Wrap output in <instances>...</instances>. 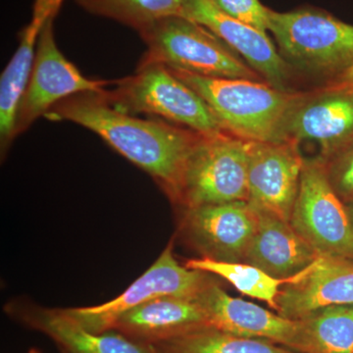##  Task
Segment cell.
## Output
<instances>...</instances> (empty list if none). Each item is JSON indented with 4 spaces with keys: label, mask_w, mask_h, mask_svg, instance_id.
Masks as SVG:
<instances>
[{
    "label": "cell",
    "mask_w": 353,
    "mask_h": 353,
    "mask_svg": "<svg viewBox=\"0 0 353 353\" xmlns=\"http://www.w3.org/2000/svg\"><path fill=\"white\" fill-rule=\"evenodd\" d=\"M44 117L68 121L94 132L113 150L152 176L175 203L188 158L204 134L154 118L143 119L112 108L101 92L58 102Z\"/></svg>",
    "instance_id": "6da1fadb"
},
{
    "label": "cell",
    "mask_w": 353,
    "mask_h": 353,
    "mask_svg": "<svg viewBox=\"0 0 353 353\" xmlns=\"http://www.w3.org/2000/svg\"><path fill=\"white\" fill-rule=\"evenodd\" d=\"M169 69L201 95L229 134L245 141H282L285 116L299 92L263 81L211 78Z\"/></svg>",
    "instance_id": "7a4b0ae2"
},
{
    "label": "cell",
    "mask_w": 353,
    "mask_h": 353,
    "mask_svg": "<svg viewBox=\"0 0 353 353\" xmlns=\"http://www.w3.org/2000/svg\"><path fill=\"white\" fill-rule=\"evenodd\" d=\"M101 94L122 112L148 114L204 136L227 132L201 95L163 64L139 63L134 75Z\"/></svg>",
    "instance_id": "3957f363"
},
{
    "label": "cell",
    "mask_w": 353,
    "mask_h": 353,
    "mask_svg": "<svg viewBox=\"0 0 353 353\" xmlns=\"http://www.w3.org/2000/svg\"><path fill=\"white\" fill-rule=\"evenodd\" d=\"M139 34L148 48L139 63L163 64L211 78L262 81L222 39L188 18H164Z\"/></svg>",
    "instance_id": "277c9868"
},
{
    "label": "cell",
    "mask_w": 353,
    "mask_h": 353,
    "mask_svg": "<svg viewBox=\"0 0 353 353\" xmlns=\"http://www.w3.org/2000/svg\"><path fill=\"white\" fill-rule=\"evenodd\" d=\"M269 31L285 61L304 71L338 77L353 65V26L330 14L271 10Z\"/></svg>",
    "instance_id": "5b68a950"
},
{
    "label": "cell",
    "mask_w": 353,
    "mask_h": 353,
    "mask_svg": "<svg viewBox=\"0 0 353 353\" xmlns=\"http://www.w3.org/2000/svg\"><path fill=\"white\" fill-rule=\"evenodd\" d=\"M250 143L229 132L202 136L188 158L176 205L248 201Z\"/></svg>",
    "instance_id": "8992f818"
},
{
    "label": "cell",
    "mask_w": 353,
    "mask_h": 353,
    "mask_svg": "<svg viewBox=\"0 0 353 353\" xmlns=\"http://www.w3.org/2000/svg\"><path fill=\"white\" fill-rule=\"evenodd\" d=\"M290 224L323 256L353 262V222L334 192L324 160L305 158Z\"/></svg>",
    "instance_id": "52a82bcc"
},
{
    "label": "cell",
    "mask_w": 353,
    "mask_h": 353,
    "mask_svg": "<svg viewBox=\"0 0 353 353\" xmlns=\"http://www.w3.org/2000/svg\"><path fill=\"white\" fill-rule=\"evenodd\" d=\"M173 241L172 239L157 261L120 296L99 305L64 310L83 328L101 334L112 331L121 316L148 301L162 296H199L215 278L179 263L174 256Z\"/></svg>",
    "instance_id": "ba28073f"
},
{
    "label": "cell",
    "mask_w": 353,
    "mask_h": 353,
    "mask_svg": "<svg viewBox=\"0 0 353 353\" xmlns=\"http://www.w3.org/2000/svg\"><path fill=\"white\" fill-rule=\"evenodd\" d=\"M282 141L319 146L327 160L353 141V83H336L309 92H299L288 111Z\"/></svg>",
    "instance_id": "9c48e42d"
},
{
    "label": "cell",
    "mask_w": 353,
    "mask_h": 353,
    "mask_svg": "<svg viewBox=\"0 0 353 353\" xmlns=\"http://www.w3.org/2000/svg\"><path fill=\"white\" fill-rule=\"evenodd\" d=\"M54 18L46 22L39 36L31 76L18 108L15 138L58 102L76 94L101 92L115 82L88 79L64 57L55 41Z\"/></svg>",
    "instance_id": "30bf717a"
},
{
    "label": "cell",
    "mask_w": 353,
    "mask_h": 353,
    "mask_svg": "<svg viewBox=\"0 0 353 353\" xmlns=\"http://www.w3.org/2000/svg\"><path fill=\"white\" fill-rule=\"evenodd\" d=\"M256 227V210L234 201L183 208L180 231L201 259L245 262Z\"/></svg>",
    "instance_id": "8fae6325"
},
{
    "label": "cell",
    "mask_w": 353,
    "mask_h": 353,
    "mask_svg": "<svg viewBox=\"0 0 353 353\" xmlns=\"http://www.w3.org/2000/svg\"><path fill=\"white\" fill-rule=\"evenodd\" d=\"M304 160L294 141H250L248 203L290 222Z\"/></svg>",
    "instance_id": "7c38bea8"
},
{
    "label": "cell",
    "mask_w": 353,
    "mask_h": 353,
    "mask_svg": "<svg viewBox=\"0 0 353 353\" xmlns=\"http://www.w3.org/2000/svg\"><path fill=\"white\" fill-rule=\"evenodd\" d=\"M185 18L203 26L256 71L265 82L287 90L290 65L266 32L228 15L214 0H185Z\"/></svg>",
    "instance_id": "4fadbf2b"
},
{
    "label": "cell",
    "mask_w": 353,
    "mask_h": 353,
    "mask_svg": "<svg viewBox=\"0 0 353 353\" xmlns=\"http://www.w3.org/2000/svg\"><path fill=\"white\" fill-rule=\"evenodd\" d=\"M6 312L21 324L51 339L61 353H158L153 345L117 331L94 333L67 314L64 308H46L28 301L6 304Z\"/></svg>",
    "instance_id": "5bb4252c"
},
{
    "label": "cell",
    "mask_w": 353,
    "mask_h": 353,
    "mask_svg": "<svg viewBox=\"0 0 353 353\" xmlns=\"http://www.w3.org/2000/svg\"><path fill=\"white\" fill-rule=\"evenodd\" d=\"M209 327L226 333L278 343L296 352L299 325L257 304L230 296L217 282L197 296Z\"/></svg>",
    "instance_id": "9a60e30c"
},
{
    "label": "cell",
    "mask_w": 353,
    "mask_h": 353,
    "mask_svg": "<svg viewBox=\"0 0 353 353\" xmlns=\"http://www.w3.org/2000/svg\"><path fill=\"white\" fill-rule=\"evenodd\" d=\"M278 314L299 320L336 305H353V262L320 255L284 285L278 299Z\"/></svg>",
    "instance_id": "2e32d148"
},
{
    "label": "cell",
    "mask_w": 353,
    "mask_h": 353,
    "mask_svg": "<svg viewBox=\"0 0 353 353\" xmlns=\"http://www.w3.org/2000/svg\"><path fill=\"white\" fill-rule=\"evenodd\" d=\"M204 327L208 320L197 296H162L128 311L112 331L153 345Z\"/></svg>",
    "instance_id": "e0dca14e"
},
{
    "label": "cell",
    "mask_w": 353,
    "mask_h": 353,
    "mask_svg": "<svg viewBox=\"0 0 353 353\" xmlns=\"http://www.w3.org/2000/svg\"><path fill=\"white\" fill-rule=\"evenodd\" d=\"M255 210L257 227L246 252V263L280 279L294 277L314 263L320 255L290 222L271 213Z\"/></svg>",
    "instance_id": "ac0fdd59"
},
{
    "label": "cell",
    "mask_w": 353,
    "mask_h": 353,
    "mask_svg": "<svg viewBox=\"0 0 353 353\" xmlns=\"http://www.w3.org/2000/svg\"><path fill=\"white\" fill-rule=\"evenodd\" d=\"M296 321V352L353 353V305L330 306Z\"/></svg>",
    "instance_id": "d6986e66"
},
{
    "label": "cell",
    "mask_w": 353,
    "mask_h": 353,
    "mask_svg": "<svg viewBox=\"0 0 353 353\" xmlns=\"http://www.w3.org/2000/svg\"><path fill=\"white\" fill-rule=\"evenodd\" d=\"M185 266L222 278L241 294L268 304L275 312L283 287L294 282L299 275L288 279L275 278L246 262H221L205 259L190 260Z\"/></svg>",
    "instance_id": "ffe728a7"
},
{
    "label": "cell",
    "mask_w": 353,
    "mask_h": 353,
    "mask_svg": "<svg viewBox=\"0 0 353 353\" xmlns=\"http://www.w3.org/2000/svg\"><path fill=\"white\" fill-rule=\"evenodd\" d=\"M158 353H299L272 341L245 338L212 327L153 345Z\"/></svg>",
    "instance_id": "44dd1931"
},
{
    "label": "cell",
    "mask_w": 353,
    "mask_h": 353,
    "mask_svg": "<svg viewBox=\"0 0 353 353\" xmlns=\"http://www.w3.org/2000/svg\"><path fill=\"white\" fill-rule=\"evenodd\" d=\"M92 15L116 21L139 32L168 17H185V0H76Z\"/></svg>",
    "instance_id": "7402d4cb"
},
{
    "label": "cell",
    "mask_w": 353,
    "mask_h": 353,
    "mask_svg": "<svg viewBox=\"0 0 353 353\" xmlns=\"http://www.w3.org/2000/svg\"><path fill=\"white\" fill-rule=\"evenodd\" d=\"M330 183L341 201L353 202V141L325 160Z\"/></svg>",
    "instance_id": "603a6c76"
},
{
    "label": "cell",
    "mask_w": 353,
    "mask_h": 353,
    "mask_svg": "<svg viewBox=\"0 0 353 353\" xmlns=\"http://www.w3.org/2000/svg\"><path fill=\"white\" fill-rule=\"evenodd\" d=\"M216 4L234 19L266 32L269 31L270 9L259 0H214Z\"/></svg>",
    "instance_id": "cb8c5ba5"
},
{
    "label": "cell",
    "mask_w": 353,
    "mask_h": 353,
    "mask_svg": "<svg viewBox=\"0 0 353 353\" xmlns=\"http://www.w3.org/2000/svg\"><path fill=\"white\" fill-rule=\"evenodd\" d=\"M336 81H341V82L353 83V65L347 70H345L343 74L336 77Z\"/></svg>",
    "instance_id": "d4e9b609"
},
{
    "label": "cell",
    "mask_w": 353,
    "mask_h": 353,
    "mask_svg": "<svg viewBox=\"0 0 353 353\" xmlns=\"http://www.w3.org/2000/svg\"><path fill=\"white\" fill-rule=\"evenodd\" d=\"M347 209L348 212H350V217H352V220L353 222V202L352 203H348Z\"/></svg>",
    "instance_id": "484cf974"
},
{
    "label": "cell",
    "mask_w": 353,
    "mask_h": 353,
    "mask_svg": "<svg viewBox=\"0 0 353 353\" xmlns=\"http://www.w3.org/2000/svg\"><path fill=\"white\" fill-rule=\"evenodd\" d=\"M29 353H41L39 352L38 348H31V350H29Z\"/></svg>",
    "instance_id": "4316f807"
},
{
    "label": "cell",
    "mask_w": 353,
    "mask_h": 353,
    "mask_svg": "<svg viewBox=\"0 0 353 353\" xmlns=\"http://www.w3.org/2000/svg\"><path fill=\"white\" fill-rule=\"evenodd\" d=\"M62 1H64V0H62Z\"/></svg>",
    "instance_id": "83f0119b"
},
{
    "label": "cell",
    "mask_w": 353,
    "mask_h": 353,
    "mask_svg": "<svg viewBox=\"0 0 353 353\" xmlns=\"http://www.w3.org/2000/svg\"><path fill=\"white\" fill-rule=\"evenodd\" d=\"M28 353H29V352H28Z\"/></svg>",
    "instance_id": "f1b7e54d"
}]
</instances>
